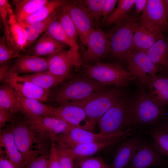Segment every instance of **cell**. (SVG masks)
I'll return each instance as SVG.
<instances>
[{
	"mask_svg": "<svg viewBox=\"0 0 168 168\" xmlns=\"http://www.w3.org/2000/svg\"><path fill=\"white\" fill-rule=\"evenodd\" d=\"M22 96L46 102L49 98L50 91L43 89L20 76L12 75L4 80Z\"/></svg>",
	"mask_w": 168,
	"mask_h": 168,
	"instance_id": "cell-17",
	"label": "cell"
},
{
	"mask_svg": "<svg viewBox=\"0 0 168 168\" xmlns=\"http://www.w3.org/2000/svg\"><path fill=\"white\" fill-rule=\"evenodd\" d=\"M21 54L9 47L7 44L4 36L0 39V65L16 58L20 56Z\"/></svg>",
	"mask_w": 168,
	"mask_h": 168,
	"instance_id": "cell-39",
	"label": "cell"
},
{
	"mask_svg": "<svg viewBox=\"0 0 168 168\" xmlns=\"http://www.w3.org/2000/svg\"><path fill=\"white\" fill-rule=\"evenodd\" d=\"M11 128L25 166L37 156L49 152L47 148L49 138L33 130L24 121L17 123Z\"/></svg>",
	"mask_w": 168,
	"mask_h": 168,
	"instance_id": "cell-2",
	"label": "cell"
},
{
	"mask_svg": "<svg viewBox=\"0 0 168 168\" xmlns=\"http://www.w3.org/2000/svg\"><path fill=\"white\" fill-rule=\"evenodd\" d=\"M134 1L135 0H118L117 8L108 16L103 24L108 27L124 21L130 15L134 4Z\"/></svg>",
	"mask_w": 168,
	"mask_h": 168,
	"instance_id": "cell-32",
	"label": "cell"
},
{
	"mask_svg": "<svg viewBox=\"0 0 168 168\" xmlns=\"http://www.w3.org/2000/svg\"><path fill=\"white\" fill-rule=\"evenodd\" d=\"M58 161L61 168H76L74 159L66 148L56 145Z\"/></svg>",
	"mask_w": 168,
	"mask_h": 168,
	"instance_id": "cell-41",
	"label": "cell"
},
{
	"mask_svg": "<svg viewBox=\"0 0 168 168\" xmlns=\"http://www.w3.org/2000/svg\"><path fill=\"white\" fill-rule=\"evenodd\" d=\"M163 36L162 33L139 23L134 35L133 50L146 51Z\"/></svg>",
	"mask_w": 168,
	"mask_h": 168,
	"instance_id": "cell-22",
	"label": "cell"
},
{
	"mask_svg": "<svg viewBox=\"0 0 168 168\" xmlns=\"http://www.w3.org/2000/svg\"><path fill=\"white\" fill-rule=\"evenodd\" d=\"M166 17L168 21V0H163Z\"/></svg>",
	"mask_w": 168,
	"mask_h": 168,
	"instance_id": "cell-50",
	"label": "cell"
},
{
	"mask_svg": "<svg viewBox=\"0 0 168 168\" xmlns=\"http://www.w3.org/2000/svg\"><path fill=\"white\" fill-rule=\"evenodd\" d=\"M57 9L45 19L25 28L27 34V48L32 44L46 30L50 24L58 17Z\"/></svg>",
	"mask_w": 168,
	"mask_h": 168,
	"instance_id": "cell-33",
	"label": "cell"
},
{
	"mask_svg": "<svg viewBox=\"0 0 168 168\" xmlns=\"http://www.w3.org/2000/svg\"><path fill=\"white\" fill-rule=\"evenodd\" d=\"M50 115L59 118L71 125L83 128L81 123L88 118L81 107L69 103L53 107Z\"/></svg>",
	"mask_w": 168,
	"mask_h": 168,
	"instance_id": "cell-19",
	"label": "cell"
},
{
	"mask_svg": "<svg viewBox=\"0 0 168 168\" xmlns=\"http://www.w3.org/2000/svg\"><path fill=\"white\" fill-rule=\"evenodd\" d=\"M165 107L142 88L128 100L126 132L136 129L146 132L157 126L166 117Z\"/></svg>",
	"mask_w": 168,
	"mask_h": 168,
	"instance_id": "cell-1",
	"label": "cell"
},
{
	"mask_svg": "<svg viewBox=\"0 0 168 168\" xmlns=\"http://www.w3.org/2000/svg\"><path fill=\"white\" fill-rule=\"evenodd\" d=\"M145 51L155 65L168 69V37L164 35Z\"/></svg>",
	"mask_w": 168,
	"mask_h": 168,
	"instance_id": "cell-26",
	"label": "cell"
},
{
	"mask_svg": "<svg viewBox=\"0 0 168 168\" xmlns=\"http://www.w3.org/2000/svg\"><path fill=\"white\" fill-rule=\"evenodd\" d=\"M147 1V0H135L136 14H138L143 12L146 6Z\"/></svg>",
	"mask_w": 168,
	"mask_h": 168,
	"instance_id": "cell-46",
	"label": "cell"
},
{
	"mask_svg": "<svg viewBox=\"0 0 168 168\" xmlns=\"http://www.w3.org/2000/svg\"><path fill=\"white\" fill-rule=\"evenodd\" d=\"M12 7L8 0H0V16L4 26V36L7 45L16 52L19 51L13 41L10 31L8 18V11Z\"/></svg>",
	"mask_w": 168,
	"mask_h": 168,
	"instance_id": "cell-34",
	"label": "cell"
},
{
	"mask_svg": "<svg viewBox=\"0 0 168 168\" xmlns=\"http://www.w3.org/2000/svg\"><path fill=\"white\" fill-rule=\"evenodd\" d=\"M66 45L59 42L44 32L31 47L27 49L25 54L49 57L63 50Z\"/></svg>",
	"mask_w": 168,
	"mask_h": 168,
	"instance_id": "cell-20",
	"label": "cell"
},
{
	"mask_svg": "<svg viewBox=\"0 0 168 168\" xmlns=\"http://www.w3.org/2000/svg\"><path fill=\"white\" fill-rule=\"evenodd\" d=\"M150 95L158 103L166 106L168 105V76L156 75L147 86Z\"/></svg>",
	"mask_w": 168,
	"mask_h": 168,
	"instance_id": "cell-25",
	"label": "cell"
},
{
	"mask_svg": "<svg viewBox=\"0 0 168 168\" xmlns=\"http://www.w3.org/2000/svg\"><path fill=\"white\" fill-rule=\"evenodd\" d=\"M64 0H49L47 3L28 16L19 25L25 29L31 25L43 20L62 6Z\"/></svg>",
	"mask_w": 168,
	"mask_h": 168,
	"instance_id": "cell-30",
	"label": "cell"
},
{
	"mask_svg": "<svg viewBox=\"0 0 168 168\" xmlns=\"http://www.w3.org/2000/svg\"><path fill=\"white\" fill-rule=\"evenodd\" d=\"M79 168H110L101 157L91 156L77 161Z\"/></svg>",
	"mask_w": 168,
	"mask_h": 168,
	"instance_id": "cell-40",
	"label": "cell"
},
{
	"mask_svg": "<svg viewBox=\"0 0 168 168\" xmlns=\"http://www.w3.org/2000/svg\"><path fill=\"white\" fill-rule=\"evenodd\" d=\"M62 6L75 25L81 42L86 45L88 36L95 29L83 0H64Z\"/></svg>",
	"mask_w": 168,
	"mask_h": 168,
	"instance_id": "cell-10",
	"label": "cell"
},
{
	"mask_svg": "<svg viewBox=\"0 0 168 168\" xmlns=\"http://www.w3.org/2000/svg\"><path fill=\"white\" fill-rule=\"evenodd\" d=\"M118 1L117 0H104L102 13L103 23L108 16L115 10V7Z\"/></svg>",
	"mask_w": 168,
	"mask_h": 168,
	"instance_id": "cell-44",
	"label": "cell"
},
{
	"mask_svg": "<svg viewBox=\"0 0 168 168\" xmlns=\"http://www.w3.org/2000/svg\"><path fill=\"white\" fill-rule=\"evenodd\" d=\"M122 137L95 133L83 128L71 126L65 133L55 138L54 142L57 146L64 148L96 142L109 140Z\"/></svg>",
	"mask_w": 168,
	"mask_h": 168,
	"instance_id": "cell-12",
	"label": "cell"
},
{
	"mask_svg": "<svg viewBox=\"0 0 168 168\" xmlns=\"http://www.w3.org/2000/svg\"><path fill=\"white\" fill-rule=\"evenodd\" d=\"M128 100L124 96L100 117L98 122L99 133L120 137L127 134L126 113Z\"/></svg>",
	"mask_w": 168,
	"mask_h": 168,
	"instance_id": "cell-8",
	"label": "cell"
},
{
	"mask_svg": "<svg viewBox=\"0 0 168 168\" xmlns=\"http://www.w3.org/2000/svg\"><path fill=\"white\" fill-rule=\"evenodd\" d=\"M48 71V58L22 54L14 59L3 79L21 73H35Z\"/></svg>",
	"mask_w": 168,
	"mask_h": 168,
	"instance_id": "cell-16",
	"label": "cell"
},
{
	"mask_svg": "<svg viewBox=\"0 0 168 168\" xmlns=\"http://www.w3.org/2000/svg\"><path fill=\"white\" fill-rule=\"evenodd\" d=\"M156 127L160 128L168 132V118L166 117Z\"/></svg>",
	"mask_w": 168,
	"mask_h": 168,
	"instance_id": "cell-49",
	"label": "cell"
},
{
	"mask_svg": "<svg viewBox=\"0 0 168 168\" xmlns=\"http://www.w3.org/2000/svg\"><path fill=\"white\" fill-rule=\"evenodd\" d=\"M165 156L158 150L153 141L141 138L138 147L126 168H165Z\"/></svg>",
	"mask_w": 168,
	"mask_h": 168,
	"instance_id": "cell-9",
	"label": "cell"
},
{
	"mask_svg": "<svg viewBox=\"0 0 168 168\" xmlns=\"http://www.w3.org/2000/svg\"><path fill=\"white\" fill-rule=\"evenodd\" d=\"M165 71L166 72L167 75L168 76V69L166 70Z\"/></svg>",
	"mask_w": 168,
	"mask_h": 168,
	"instance_id": "cell-51",
	"label": "cell"
},
{
	"mask_svg": "<svg viewBox=\"0 0 168 168\" xmlns=\"http://www.w3.org/2000/svg\"><path fill=\"white\" fill-rule=\"evenodd\" d=\"M11 65V60H10L0 66V80L1 82L3 81L7 71Z\"/></svg>",
	"mask_w": 168,
	"mask_h": 168,
	"instance_id": "cell-48",
	"label": "cell"
},
{
	"mask_svg": "<svg viewBox=\"0 0 168 168\" xmlns=\"http://www.w3.org/2000/svg\"><path fill=\"white\" fill-rule=\"evenodd\" d=\"M136 14H130L125 20L106 32L110 41V54L118 60L125 61L133 50L134 35L139 23V17Z\"/></svg>",
	"mask_w": 168,
	"mask_h": 168,
	"instance_id": "cell-4",
	"label": "cell"
},
{
	"mask_svg": "<svg viewBox=\"0 0 168 168\" xmlns=\"http://www.w3.org/2000/svg\"><path fill=\"white\" fill-rule=\"evenodd\" d=\"M48 167V168H61L58 159L56 145L54 142H51L49 151Z\"/></svg>",
	"mask_w": 168,
	"mask_h": 168,
	"instance_id": "cell-43",
	"label": "cell"
},
{
	"mask_svg": "<svg viewBox=\"0 0 168 168\" xmlns=\"http://www.w3.org/2000/svg\"><path fill=\"white\" fill-rule=\"evenodd\" d=\"M139 23L160 32L168 30V21L163 0H147L139 17Z\"/></svg>",
	"mask_w": 168,
	"mask_h": 168,
	"instance_id": "cell-14",
	"label": "cell"
},
{
	"mask_svg": "<svg viewBox=\"0 0 168 168\" xmlns=\"http://www.w3.org/2000/svg\"><path fill=\"white\" fill-rule=\"evenodd\" d=\"M4 82L0 87V108L15 114L21 112V106L15 90L8 83Z\"/></svg>",
	"mask_w": 168,
	"mask_h": 168,
	"instance_id": "cell-28",
	"label": "cell"
},
{
	"mask_svg": "<svg viewBox=\"0 0 168 168\" xmlns=\"http://www.w3.org/2000/svg\"><path fill=\"white\" fill-rule=\"evenodd\" d=\"M104 0H84L83 3L96 28L100 27Z\"/></svg>",
	"mask_w": 168,
	"mask_h": 168,
	"instance_id": "cell-38",
	"label": "cell"
},
{
	"mask_svg": "<svg viewBox=\"0 0 168 168\" xmlns=\"http://www.w3.org/2000/svg\"><path fill=\"white\" fill-rule=\"evenodd\" d=\"M0 157V168H16L7 158L4 157L1 154Z\"/></svg>",
	"mask_w": 168,
	"mask_h": 168,
	"instance_id": "cell-47",
	"label": "cell"
},
{
	"mask_svg": "<svg viewBox=\"0 0 168 168\" xmlns=\"http://www.w3.org/2000/svg\"><path fill=\"white\" fill-rule=\"evenodd\" d=\"M141 137L136 135L125 139L116 150L110 168H126L132 159Z\"/></svg>",
	"mask_w": 168,
	"mask_h": 168,
	"instance_id": "cell-18",
	"label": "cell"
},
{
	"mask_svg": "<svg viewBox=\"0 0 168 168\" xmlns=\"http://www.w3.org/2000/svg\"><path fill=\"white\" fill-rule=\"evenodd\" d=\"M8 18L10 31L13 41L20 52H25L27 48L26 30L17 22L12 7L8 11Z\"/></svg>",
	"mask_w": 168,
	"mask_h": 168,
	"instance_id": "cell-31",
	"label": "cell"
},
{
	"mask_svg": "<svg viewBox=\"0 0 168 168\" xmlns=\"http://www.w3.org/2000/svg\"><path fill=\"white\" fill-rule=\"evenodd\" d=\"M108 86L86 76L76 78L59 87L54 94L53 100L59 105L82 100L108 89Z\"/></svg>",
	"mask_w": 168,
	"mask_h": 168,
	"instance_id": "cell-3",
	"label": "cell"
},
{
	"mask_svg": "<svg viewBox=\"0 0 168 168\" xmlns=\"http://www.w3.org/2000/svg\"><path fill=\"white\" fill-rule=\"evenodd\" d=\"M57 10L58 18L63 28L69 39L78 47L77 41L78 34L69 14L62 5Z\"/></svg>",
	"mask_w": 168,
	"mask_h": 168,
	"instance_id": "cell-35",
	"label": "cell"
},
{
	"mask_svg": "<svg viewBox=\"0 0 168 168\" xmlns=\"http://www.w3.org/2000/svg\"><path fill=\"white\" fill-rule=\"evenodd\" d=\"M49 152L40 155L30 161L25 168H48Z\"/></svg>",
	"mask_w": 168,
	"mask_h": 168,
	"instance_id": "cell-42",
	"label": "cell"
},
{
	"mask_svg": "<svg viewBox=\"0 0 168 168\" xmlns=\"http://www.w3.org/2000/svg\"><path fill=\"white\" fill-rule=\"evenodd\" d=\"M125 136L118 138L92 142L65 148L67 149L74 160L77 161L82 159L92 156L102 149L123 140Z\"/></svg>",
	"mask_w": 168,
	"mask_h": 168,
	"instance_id": "cell-21",
	"label": "cell"
},
{
	"mask_svg": "<svg viewBox=\"0 0 168 168\" xmlns=\"http://www.w3.org/2000/svg\"><path fill=\"white\" fill-rule=\"evenodd\" d=\"M15 92L17 100L21 106V112L26 118L50 115L53 107L44 104L38 100L26 98L16 91Z\"/></svg>",
	"mask_w": 168,
	"mask_h": 168,
	"instance_id": "cell-24",
	"label": "cell"
},
{
	"mask_svg": "<svg viewBox=\"0 0 168 168\" xmlns=\"http://www.w3.org/2000/svg\"><path fill=\"white\" fill-rule=\"evenodd\" d=\"M44 32L57 41L69 46L71 49L79 51L78 47L74 44L65 32L60 23L58 16Z\"/></svg>",
	"mask_w": 168,
	"mask_h": 168,
	"instance_id": "cell-36",
	"label": "cell"
},
{
	"mask_svg": "<svg viewBox=\"0 0 168 168\" xmlns=\"http://www.w3.org/2000/svg\"><path fill=\"white\" fill-rule=\"evenodd\" d=\"M48 0H15L14 12L17 22L20 24L26 18L48 2Z\"/></svg>",
	"mask_w": 168,
	"mask_h": 168,
	"instance_id": "cell-27",
	"label": "cell"
},
{
	"mask_svg": "<svg viewBox=\"0 0 168 168\" xmlns=\"http://www.w3.org/2000/svg\"><path fill=\"white\" fill-rule=\"evenodd\" d=\"M24 121L35 131L46 135L51 142H54L57 136L65 133L72 126L51 115L26 118Z\"/></svg>",
	"mask_w": 168,
	"mask_h": 168,
	"instance_id": "cell-15",
	"label": "cell"
},
{
	"mask_svg": "<svg viewBox=\"0 0 168 168\" xmlns=\"http://www.w3.org/2000/svg\"><path fill=\"white\" fill-rule=\"evenodd\" d=\"M0 148L3 147L7 158L16 168H25L22 156L15 142L10 129L1 130L0 135Z\"/></svg>",
	"mask_w": 168,
	"mask_h": 168,
	"instance_id": "cell-23",
	"label": "cell"
},
{
	"mask_svg": "<svg viewBox=\"0 0 168 168\" xmlns=\"http://www.w3.org/2000/svg\"><path fill=\"white\" fill-rule=\"evenodd\" d=\"M151 137L158 150L168 159V132L158 127L146 132Z\"/></svg>",
	"mask_w": 168,
	"mask_h": 168,
	"instance_id": "cell-37",
	"label": "cell"
},
{
	"mask_svg": "<svg viewBox=\"0 0 168 168\" xmlns=\"http://www.w3.org/2000/svg\"><path fill=\"white\" fill-rule=\"evenodd\" d=\"M125 61L127 63V70L133 79L138 81L142 88H145L158 72L165 71L155 65L144 50H133Z\"/></svg>",
	"mask_w": 168,
	"mask_h": 168,
	"instance_id": "cell-7",
	"label": "cell"
},
{
	"mask_svg": "<svg viewBox=\"0 0 168 168\" xmlns=\"http://www.w3.org/2000/svg\"><path fill=\"white\" fill-rule=\"evenodd\" d=\"M86 45L87 49L81 57L84 66L93 65L110 54V41L107 34L100 27L90 33Z\"/></svg>",
	"mask_w": 168,
	"mask_h": 168,
	"instance_id": "cell-11",
	"label": "cell"
},
{
	"mask_svg": "<svg viewBox=\"0 0 168 168\" xmlns=\"http://www.w3.org/2000/svg\"><path fill=\"white\" fill-rule=\"evenodd\" d=\"M15 114L6 110L0 108V129L4 127L7 123L11 120Z\"/></svg>",
	"mask_w": 168,
	"mask_h": 168,
	"instance_id": "cell-45",
	"label": "cell"
},
{
	"mask_svg": "<svg viewBox=\"0 0 168 168\" xmlns=\"http://www.w3.org/2000/svg\"><path fill=\"white\" fill-rule=\"evenodd\" d=\"M124 96L120 89L108 88L84 100L68 103L81 107L88 119L97 122Z\"/></svg>",
	"mask_w": 168,
	"mask_h": 168,
	"instance_id": "cell-6",
	"label": "cell"
},
{
	"mask_svg": "<svg viewBox=\"0 0 168 168\" xmlns=\"http://www.w3.org/2000/svg\"><path fill=\"white\" fill-rule=\"evenodd\" d=\"M20 76L43 89L49 90L61 84L66 79L55 76L49 71Z\"/></svg>",
	"mask_w": 168,
	"mask_h": 168,
	"instance_id": "cell-29",
	"label": "cell"
},
{
	"mask_svg": "<svg viewBox=\"0 0 168 168\" xmlns=\"http://www.w3.org/2000/svg\"><path fill=\"white\" fill-rule=\"evenodd\" d=\"M48 71L57 77L67 79L72 68L83 65L78 51L70 48L48 57Z\"/></svg>",
	"mask_w": 168,
	"mask_h": 168,
	"instance_id": "cell-13",
	"label": "cell"
},
{
	"mask_svg": "<svg viewBox=\"0 0 168 168\" xmlns=\"http://www.w3.org/2000/svg\"><path fill=\"white\" fill-rule=\"evenodd\" d=\"M85 66V76L102 84L118 87L128 85L133 79L129 72L116 63L100 61Z\"/></svg>",
	"mask_w": 168,
	"mask_h": 168,
	"instance_id": "cell-5",
	"label": "cell"
}]
</instances>
